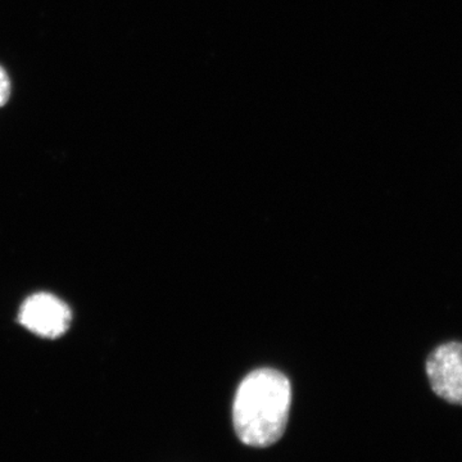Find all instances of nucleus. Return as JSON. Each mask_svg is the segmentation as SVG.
<instances>
[{
  "label": "nucleus",
  "instance_id": "obj_1",
  "mask_svg": "<svg viewBox=\"0 0 462 462\" xmlns=\"http://www.w3.org/2000/svg\"><path fill=\"white\" fill-rule=\"evenodd\" d=\"M291 387L278 370H254L240 383L233 404L236 436L245 445L264 448L278 442L287 428Z\"/></svg>",
  "mask_w": 462,
  "mask_h": 462
},
{
  "label": "nucleus",
  "instance_id": "obj_2",
  "mask_svg": "<svg viewBox=\"0 0 462 462\" xmlns=\"http://www.w3.org/2000/svg\"><path fill=\"white\" fill-rule=\"evenodd\" d=\"M430 387L446 402L462 406V343L438 346L425 364Z\"/></svg>",
  "mask_w": 462,
  "mask_h": 462
},
{
  "label": "nucleus",
  "instance_id": "obj_3",
  "mask_svg": "<svg viewBox=\"0 0 462 462\" xmlns=\"http://www.w3.org/2000/svg\"><path fill=\"white\" fill-rule=\"evenodd\" d=\"M71 318L69 306L50 293L27 298L20 311L23 327L36 336L50 339L63 336L71 324Z\"/></svg>",
  "mask_w": 462,
  "mask_h": 462
},
{
  "label": "nucleus",
  "instance_id": "obj_4",
  "mask_svg": "<svg viewBox=\"0 0 462 462\" xmlns=\"http://www.w3.org/2000/svg\"><path fill=\"white\" fill-rule=\"evenodd\" d=\"M12 84L11 79L5 71V67L0 66V107H5L11 98Z\"/></svg>",
  "mask_w": 462,
  "mask_h": 462
}]
</instances>
